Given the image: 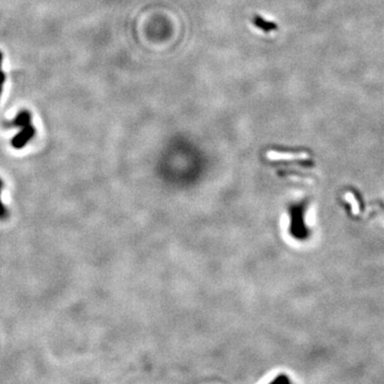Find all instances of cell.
<instances>
[{"label": "cell", "mask_w": 384, "mask_h": 384, "mask_svg": "<svg viewBox=\"0 0 384 384\" xmlns=\"http://www.w3.org/2000/svg\"><path fill=\"white\" fill-rule=\"evenodd\" d=\"M1 189H2V182L1 179H0V192H1Z\"/></svg>", "instance_id": "obj_8"}, {"label": "cell", "mask_w": 384, "mask_h": 384, "mask_svg": "<svg viewBox=\"0 0 384 384\" xmlns=\"http://www.w3.org/2000/svg\"><path fill=\"white\" fill-rule=\"evenodd\" d=\"M253 24L255 25V27H257L258 29L266 32V33H269V32H272L278 29L277 24L273 22H269L267 19L261 18L258 15H255L253 17Z\"/></svg>", "instance_id": "obj_2"}, {"label": "cell", "mask_w": 384, "mask_h": 384, "mask_svg": "<svg viewBox=\"0 0 384 384\" xmlns=\"http://www.w3.org/2000/svg\"><path fill=\"white\" fill-rule=\"evenodd\" d=\"M1 93H2V86H0V96H1Z\"/></svg>", "instance_id": "obj_9"}, {"label": "cell", "mask_w": 384, "mask_h": 384, "mask_svg": "<svg viewBox=\"0 0 384 384\" xmlns=\"http://www.w3.org/2000/svg\"><path fill=\"white\" fill-rule=\"evenodd\" d=\"M6 209L4 207V205L2 204V202L0 201V219H3V218L6 217Z\"/></svg>", "instance_id": "obj_5"}, {"label": "cell", "mask_w": 384, "mask_h": 384, "mask_svg": "<svg viewBox=\"0 0 384 384\" xmlns=\"http://www.w3.org/2000/svg\"><path fill=\"white\" fill-rule=\"evenodd\" d=\"M35 134V128L32 125H28L23 127V129L19 131L16 136L12 139V146L14 149H22L29 141L33 138Z\"/></svg>", "instance_id": "obj_1"}, {"label": "cell", "mask_w": 384, "mask_h": 384, "mask_svg": "<svg viewBox=\"0 0 384 384\" xmlns=\"http://www.w3.org/2000/svg\"><path fill=\"white\" fill-rule=\"evenodd\" d=\"M269 384H291V381L286 375H279Z\"/></svg>", "instance_id": "obj_4"}, {"label": "cell", "mask_w": 384, "mask_h": 384, "mask_svg": "<svg viewBox=\"0 0 384 384\" xmlns=\"http://www.w3.org/2000/svg\"><path fill=\"white\" fill-rule=\"evenodd\" d=\"M2 62H3V55L1 51H0V69L2 67Z\"/></svg>", "instance_id": "obj_7"}, {"label": "cell", "mask_w": 384, "mask_h": 384, "mask_svg": "<svg viewBox=\"0 0 384 384\" xmlns=\"http://www.w3.org/2000/svg\"><path fill=\"white\" fill-rule=\"evenodd\" d=\"M5 79H6L5 74L2 72V69H0V86H3Z\"/></svg>", "instance_id": "obj_6"}, {"label": "cell", "mask_w": 384, "mask_h": 384, "mask_svg": "<svg viewBox=\"0 0 384 384\" xmlns=\"http://www.w3.org/2000/svg\"><path fill=\"white\" fill-rule=\"evenodd\" d=\"M31 123V113L28 110H23L19 112L10 125L15 127H26Z\"/></svg>", "instance_id": "obj_3"}]
</instances>
